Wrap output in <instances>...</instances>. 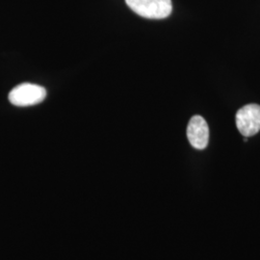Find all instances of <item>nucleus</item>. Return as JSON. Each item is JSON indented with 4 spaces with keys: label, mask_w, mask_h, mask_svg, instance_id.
Instances as JSON below:
<instances>
[{
    "label": "nucleus",
    "mask_w": 260,
    "mask_h": 260,
    "mask_svg": "<svg viewBox=\"0 0 260 260\" xmlns=\"http://www.w3.org/2000/svg\"><path fill=\"white\" fill-rule=\"evenodd\" d=\"M127 6L143 18L166 19L173 11L172 0H125Z\"/></svg>",
    "instance_id": "f257e3e1"
},
{
    "label": "nucleus",
    "mask_w": 260,
    "mask_h": 260,
    "mask_svg": "<svg viewBox=\"0 0 260 260\" xmlns=\"http://www.w3.org/2000/svg\"><path fill=\"white\" fill-rule=\"evenodd\" d=\"M46 96L47 91L44 87L37 84L22 83L10 92L9 101L15 106L26 107L42 103Z\"/></svg>",
    "instance_id": "f03ea898"
},
{
    "label": "nucleus",
    "mask_w": 260,
    "mask_h": 260,
    "mask_svg": "<svg viewBox=\"0 0 260 260\" xmlns=\"http://www.w3.org/2000/svg\"><path fill=\"white\" fill-rule=\"evenodd\" d=\"M236 126L244 137H251L260 131V105L251 103L236 113Z\"/></svg>",
    "instance_id": "7ed1b4c3"
},
{
    "label": "nucleus",
    "mask_w": 260,
    "mask_h": 260,
    "mask_svg": "<svg viewBox=\"0 0 260 260\" xmlns=\"http://www.w3.org/2000/svg\"><path fill=\"white\" fill-rule=\"evenodd\" d=\"M187 138L191 146L197 149H205L209 141V127L202 116L191 118L187 126Z\"/></svg>",
    "instance_id": "20e7f679"
}]
</instances>
